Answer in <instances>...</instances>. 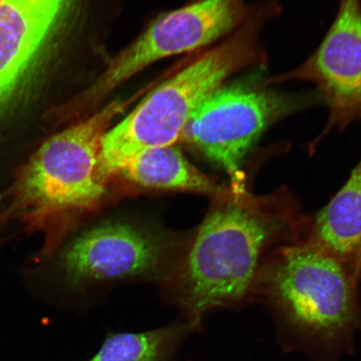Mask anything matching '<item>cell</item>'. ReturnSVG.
<instances>
[{"label":"cell","mask_w":361,"mask_h":361,"mask_svg":"<svg viewBox=\"0 0 361 361\" xmlns=\"http://www.w3.org/2000/svg\"><path fill=\"white\" fill-rule=\"evenodd\" d=\"M256 6L245 0H198L162 16L117 55L81 97L90 109L154 63L195 51L234 32Z\"/></svg>","instance_id":"cell-6"},{"label":"cell","mask_w":361,"mask_h":361,"mask_svg":"<svg viewBox=\"0 0 361 361\" xmlns=\"http://www.w3.org/2000/svg\"><path fill=\"white\" fill-rule=\"evenodd\" d=\"M275 0L258 4L227 42L183 68L149 93L102 138L94 177L106 185L135 157L173 146L197 108L239 71L264 67L268 53L261 42L268 23L281 15Z\"/></svg>","instance_id":"cell-2"},{"label":"cell","mask_w":361,"mask_h":361,"mask_svg":"<svg viewBox=\"0 0 361 361\" xmlns=\"http://www.w3.org/2000/svg\"><path fill=\"white\" fill-rule=\"evenodd\" d=\"M307 242L361 278V159L336 195L316 215Z\"/></svg>","instance_id":"cell-10"},{"label":"cell","mask_w":361,"mask_h":361,"mask_svg":"<svg viewBox=\"0 0 361 361\" xmlns=\"http://www.w3.org/2000/svg\"><path fill=\"white\" fill-rule=\"evenodd\" d=\"M357 286L335 257L309 242H295L271 256L256 296L272 309L286 350L313 361H341L361 331Z\"/></svg>","instance_id":"cell-3"},{"label":"cell","mask_w":361,"mask_h":361,"mask_svg":"<svg viewBox=\"0 0 361 361\" xmlns=\"http://www.w3.org/2000/svg\"><path fill=\"white\" fill-rule=\"evenodd\" d=\"M72 0H0V106L51 37Z\"/></svg>","instance_id":"cell-9"},{"label":"cell","mask_w":361,"mask_h":361,"mask_svg":"<svg viewBox=\"0 0 361 361\" xmlns=\"http://www.w3.org/2000/svg\"><path fill=\"white\" fill-rule=\"evenodd\" d=\"M291 207L277 195L257 197L231 188L228 200L207 216L189 252L178 303L194 333L216 309L240 305L256 296L268 255L295 235Z\"/></svg>","instance_id":"cell-1"},{"label":"cell","mask_w":361,"mask_h":361,"mask_svg":"<svg viewBox=\"0 0 361 361\" xmlns=\"http://www.w3.org/2000/svg\"><path fill=\"white\" fill-rule=\"evenodd\" d=\"M194 334L182 319L147 331L108 333L85 361H180V350Z\"/></svg>","instance_id":"cell-12"},{"label":"cell","mask_w":361,"mask_h":361,"mask_svg":"<svg viewBox=\"0 0 361 361\" xmlns=\"http://www.w3.org/2000/svg\"><path fill=\"white\" fill-rule=\"evenodd\" d=\"M120 173L130 182L146 188L207 194L222 192L215 180L194 166L173 145L142 153Z\"/></svg>","instance_id":"cell-11"},{"label":"cell","mask_w":361,"mask_h":361,"mask_svg":"<svg viewBox=\"0 0 361 361\" xmlns=\"http://www.w3.org/2000/svg\"><path fill=\"white\" fill-rule=\"evenodd\" d=\"M126 102H112L47 140L16 173L6 193L2 221H20L42 230L67 212L87 209L105 188L94 177L104 135Z\"/></svg>","instance_id":"cell-4"},{"label":"cell","mask_w":361,"mask_h":361,"mask_svg":"<svg viewBox=\"0 0 361 361\" xmlns=\"http://www.w3.org/2000/svg\"><path fill=\"white\" fill-rule=\"evenodd\" d=\"M290 81L314 85L327 107L326 125L313 147L331 130L361 121V0H340L335 20L312 55L264 83L273 87Z\"/></svg>","instance_id":"cell-7"},{"label":"cell","mask_w":361,"mask_h":361,"mask_svg":"<svg viewBox=\"0 0 361 361\" xmlns=\"http://www.w3.org/2000/svg\"><path fill=\"white\" fill-rule=\"evenodd\" d=\"M164 251L159 241L133 226L111 224L85 231L62 256L75 283L137 276L156 269Z\"/></svg>","instance_id":"cell-8"},{"label":"cell","mask_w":361,"mask_h":361,"mask_svg":"<svg viewBox=\"0 0 361 361\" xmlns=\"http://www.w3.org/2000/svg\"><path fill=\"white\" fill-rule=\"evenodd\" d=\"M317 100L316 94L283 92L264 81L224 85L192 113L180 137L228 173L233 188L243 187V166L262 135Z\"/></svg>","instance_id":"cell-5"}]
</instances>
